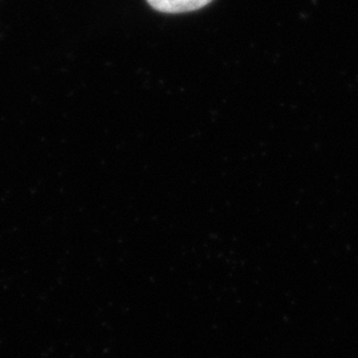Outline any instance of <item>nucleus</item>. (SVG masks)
I'll list each match as a JSON object with an SVG mask.
<instances>
[{
	"instance_id": "obj_1",
	"label": "nucleus",
	"mask_w": 358,
	"mask_h": 358,
	"mask_svg": "<svg viewBox=\"0 0 358 358\" xmlns=\"http://www.w3.org/2000/svg\"><path fill=\"white\" fill-rule=\"evenodd\" d=\"M213 0H148L154 10L159 13H182L199 10Z\"/></svg>"
}]
</instances>
